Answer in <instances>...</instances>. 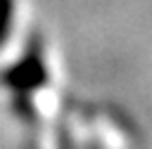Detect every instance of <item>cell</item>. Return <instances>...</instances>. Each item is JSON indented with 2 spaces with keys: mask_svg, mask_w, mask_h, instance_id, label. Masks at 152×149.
<instances>
[{
  "mask_svg": "<svg viewBox=\"0 0 152 149\" xmlns=\"http://www.w3.org/2000/svg\"><path fill=\"white\" fill-rule=\"evenodd\" d=\"M21 31V0H0V59L12 54Z\"/></svg>",
  "mask_w": 152,
  "mask_h": 149,
  "instance_id": "6da1fadb",
  "label": "cell"
}]
</instances>
